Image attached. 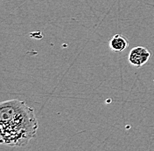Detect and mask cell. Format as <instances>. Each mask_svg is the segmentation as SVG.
I'll return each mask as SVG.
<instances>
[{
    "mask_svg": "<svg viewBox=\"0 0 154 151\" xmlns=\"http://www.w3.org/2000/svg\"><path fill=\"white\" fill-rule=\"evenodd\" d=\"M38 124L34 111L24 101L9 100L0 105L1 142L11 147L26 146L36 136Z\"/></svg>",
    "mask_w": 154,
    "mask_h": 151,
    "instance_id": "1",
    "label": "cell"
},
{
    "mask_svg": "<svg viewBox=\"0 0 154 151\" xmlns=\"http://www.w3.org/2000/svg\"><path fill=\"white\" fill-rule=\"evenodd\" d=\"M150 58L151 53L147 48L144 47H136L130 51L128 59L131 66L138 68L147 63Z\"/></svg>",
    "mask_w": 154,
    "mask_h": 151,
    "instance_id": "2",
    "label": "cell"
},
{
    "mask_svg": "<svg viewBox=\"0 0 154 151\" xmlns=\"http://www.w3.org/2000/svg\"><path fill=\"white\" fill-rule=\"evenodd\" d=\"M109 48L113 52H123L129 47L128 39L122 34H116L109 40Z\"/></svg>",
    "mask_w": 154,
    "mask_h": 151,
    "instance_id": "3",
    "label": "cell"
}]
</instances>
